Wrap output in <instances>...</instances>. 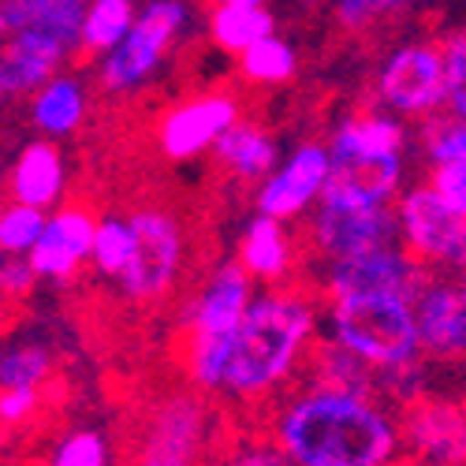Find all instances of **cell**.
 I'll use <instances>...</instances> for the list:
<instances>
[{
    "instance_id": "cell-1",
    "label": "cell",
    "mask_w": 466,
    "mask_h": 466,
    "mask_svg": "<svg viewBox=\"0 0 466 466\" xmlns=\"http://www.w3.org/2000/svg\"><path fill=\"white\" fill-rule=\"evenodd\" d=\"M318 302L291 284L258 291L228 336L187 343V380L206 396L265 403L306 370L318 343Z\"/></svg>"
},
{
    "instance_id": "cell-2",
    "label": "cell",
    "mask_w": 466,
    "mask_h": 466,
    "mask_svg": "<svg viewBox=\"0 0 466 466\" xmlns=\"http://www.w3.org/2000/svg\"><path fill=\"white\" fill-rule=\"evenodd\" d=\"M268 433L299 466H400L403 441L377 396L302 384L268 418Z\"/></svg>"
},
{
    "instance_id": "cell-3",
    "label": "cell",
    "mask_w": 466,
    "mask_h": 466,
    "mask_svg": "<svg viewBox=\"0 0 466 466\" xmlns=\"http://www.w3.org/2000/svg\"><path fill=\"white\" fill-rule=\"evenodd\" d=\"M325 336L380 370H403L421 359L414 302L403 295L325 299Z\"/></svg>"
},
{
    "instance_id": "cell-4",
    "label": "cell",
    "mask_w": 466,
    "mask_h": 466,
    "mask_svg": "<svg viewBox=\"0 0 466 466\" xmlns=\"http://www.w3.org/2000/svg\"><path fill=\"white\" fill-rule=\"evenodd\" d=\"M135 224V254L120 280H112L127 302L153 306L161 302L183 277L187 236L183 224L165 206H138L127 213Z\"/></svg>"
},
{
    "instance_id": "cell-5",
    "label": "cell",
    "mask_w": 466,
    "mask_h": 466,
    "mask_svg": "<svg viewBox=\"0 0 466 466\" xmlns=\"http://www.w3.org/2000/svg\"><path fill=\"white\" fill-rule=\"evenodd\" d=\"M213 437L206 392L179 388L161 396L142 418L135 441V466H202Z\"/></svg>"
},
{
    "instance_id": "cell-6",
    "label": "cell",
    "mask_w": 466,
    "mask_h": 466,
    "mask_svg": "<svg viewBox=\"0 0 466 466\" xmlns=\"http://www.w3.org/2000/svg\"><path fill=\"white\" fill-rule=\"evenodd\" d=\"M187 5L183 0H149L138 8V19L131 34L124 37L112 53L97 60L101 86L108 94H135L142 90L153 75L161 71L165 56L179 42V34L187 26Z\"/></svg>"
},
{
    "instance_id": "cell-7",
    "label": "cell",
    "mask_w": 466,
    "mask_h": 466,
    "mask_svg": "<svg viewBox=\"0 0 466 466\" xmlns=\"http://www.w3.org/2000/svg\"><path fill=\"white\" fill-rule=\"evenodd\" d=\"M430 280H433L430 265L418 261L400 243L321 261V273H318V288L325 299H336V295H403L414 302Z\"/></svg>"
},
{
    "instance_id": "cell-8",
    "label": "cell",
    "mask_w": 466,
    "mask_h": 466,
    "mask_svg": "<svg viewBox=\"0 0 466 466\" xmlns=\"http://www.w3.org/2000/svg\"><path fill=\"white\" fill-rule=\"evenodd\" d=\"M396 239H400L396 206H370V202L321 194L314 217H309V243H314V254L321 261L377 250Z\"/></svg>"
},
{
    "instance_id": "cell-9",
    "label": "cell",
    "mask_w": 466,
    "mask_h": 466,
    "mask_svg": "<svg viewBox=\"0 0 466 466\" xmlns=\"http://www.w3.org/2000/svg\"><path fill=\"white\" fill-rule=\"evenodd\" d=\"M377 101L392 116L425 120L444 108V56L433 42L400 46L377 71Z\"/></svg>"
},
{
    "instance_id": "cell-10",
    "label": "cell",
    "mask_w": 466,
    "mask_h": 466,
    "mask_svg": "<svg viewBox=\"0 0 466 466\" xmlns=\"http://www.w3.org/2000/svg\"><path fill=\"white\" fill-rule=\"evenodd\" d=\"M400 441L407 466H466V403L433 396L403 403Z\"/></svg>"
},
{
    "instance_id": "cell-11",
    "label": "cell",
    "mask_w": 466,
    "mask_h": 466,
    "mask_svg": "<svg viewBox=\"0 0 466 466\" xmlns=\"http://www.w3.org/2000/svg\"><path fill=\"white\" fill-rule=\"evenodd\" d=\"M236 124H239V101L224 90H213L165 108L157 127H153V138H157V149L168 161H194L202 153H213L220 135Z\"/></svg>"
},
{
    "instance_id": "cell-12",
    "label": "cell",
    "mask_w": 466,
    "mask_h": 466,
    "mask_svg": "<svg viewBox=\"0 0 466 466\" xmlns=\"http://www.w3.org/2000/svg\"><path fill=\"white\" fill-rule=\"evenodd\" d=\"M396 220H400V239L403 247L425 261V265H455L462 239H466V220L451 213L430 183L407 187L396 198Z\"/></svg>"
},
{
    "instance_id": "cell-13",
    "label": "cell",
    "mask_w": 466,
    "mask_h": 466,
    "mask_svg": "<svg viewBox=\"0 0 466 466\" xmlns=\"http://www.w3.org/2000/svg\"><path fill=\"white\" fill-rule=\"evenodd\" d=\"M332 176V153L325 142H302L295 146L284 165H277L258 187V213L277 217V220H295L309 206L321 202V194Z\"/></svg>"
},
{
    "instance_id": "cell-14",
    "label": "cell",
    "mask_w": 466,
    "mask_h": 466,
    "mask_svg": "<svg viewBox=\"0 0 466 466\" xmlns=\"http://www.w3.org/2000/svg\"><path fill=\"white\" fill-rule=\"evenodd\" d=\"M254 277L239 261H220L213 273L198 284L183 306V332L190 339H217L228 336L243 321V314L254 302Z\"/></svg>"
},
{
    "instance_id": "cell-15",
    "label": "cell",
    "mask_w": 466,
    "mask_h": 466,
    "mask_svg": "<svg viewBox=\"0 0 466 466\" xmlns=\"http://www.w3.org/2000/svg\"><path fill=\"white\" fill-rule=\"evenodd\" d=\"M94 231H97V217L86 206H56L46 220L42 239L30 250L37 280L67 284L79 277V268L94 254Z\"/></svg>"
},
{
    "instance_id": "cell-16",
    "label": "cell",
    "mask_w": 466,
    "mask_h": 466,
    "mask_svg": "<svg viewBox=\"0 0 466 466\" xmlns=\"http://www.w3.org/2000/svg\"><path fill=\"white\" fill-rule=\"evenodd\" d=\"M421 355L459 362L466 359V280H430L414 299Z\"/></svg>"
},
{
    "instance_id": "cell-17",
    "label": "cell",
    "mask_w": 466,
    "mask_h": 466,
    "mask_svg": "<svg viewBox=\"0 0 466 466\" xmlns=\"http://www.w3.org/2000/svg\"><path fill=\"white\" fill-rule=\"evenodd\" d=\"M67 49L42 34L0 23V94L5 97H34L53 75H60Z\"/></svg>"
},
{
    "instance_id": "cell-18",
    "label": "cell",
    "mask_w": 466,
    "mask_h": 466,
    "mask_svg": "<svg viewBox=\"0 0 466 466\" xmlns=\"http://www.w3.org/2000/svg\"><path fill=\"white\" fill-rule=\"evenodd\" d=\"M236 261L254 277V284L280 288L291 284L295 273V239L284 220L258 213L239 236V254Z\"/></svg>"
},
{
    "instance_id": "cell-19",
    "label": "cell",
    "mask_w": 466,
    "mask_h": 466,
    "mask_svg": "<svg viewBox=\"0 0 466 466\" xmlns=\"http://www.w3.org/2000/svg\"><path fill=\"white\" fill-rule=\"evenodd\" d=\"M403 157H332L325 194L370 206H396L403 190Z\"/></svg>"
},
{
    "instance_id": "cell-20",
    "label": "cell",
    "mask_w": 466,
    "mask_h": 466,
    "mask_svg": "<svg viewBox=\"0 0 466 466\" xmlns=\"http://www.w3.org/2000/svg\"><path fill=\"white\" fill-rule=\"evenodd\" d=\"M8 190L15 202L37 206V209H56L64 190H67V168H64V153L56 149L53 138H37L19 149V157L8 176Z\"/></svg>"
},
{
    "instance_id": "cell-21",
    "label": "cell",
    "mask_w": 466,
    "mask_h": 466,
    "mask_svg": "<svg viewBox=\"0 0 466 466\" xmlns=\"http://www.w3.org/2000/svg\"><path fill=\"white\" fill-rule=\"evenodd\" d=\"M83 15L86 0H5L0 23L42 34L71 56L83 53Z\"/></svg>"
},
{
    "instance_id": "cell-22",
    "label": "cell",
    "mask_w": 466,
    "mask_h": 466,
    "mask_svg": "<svg viewBox=\"0 0 466 466\" xmlns=\"http://www.w3.org/2000/svg\"><path fill=\"white\" fill-rule=\"evenodd\" d=\"M407 127L392 112H355L329 138L332 157H403Z\"/></svg>"
},
{
    "instance_id": "cell-23",
    "label": "cell",
    "mask_w": 466,
    "mask_h": 466,
    "mask_svg": "<svg viewBox=\"0 0 466 466\" xmlns=\"http://www.w3.org/2000/svg\"><path fill=\"white\" fill-rule=\"evenodd\" d=\"M213 161L239 183H261L268 172L277 168L280 149L277 138L258 124H236L220 135V142L213 146Z\"/></svg>"
},
{
    "instance_id": "cell-24",
    "label": "cell",
    "mask_w": 466,
    "mask_h": 466,
    "mask_svg": "<svg viewBox=\"0 0 466 466\" xmlns=\"http://www.w3.org/2000/svg\"><path fill=\"white\" fill-rule=\"evenodd\" d=\"M86 86L75 75H53V79L30 97V120L42 138H67L86 124Z\"/></svg>"
},
{
    "instance_id": "cell-25",
    "label": "cell",
    "mask_w": 466,
    "mask_h": 466,
    "mask_svg": "<svg viewBox=\"0 0 466 466\" xmlns=\"http://www.w3.org/2000/svg\"><path fill=\"white\" fill-rule=\"evenodd\" d=\"M306 384L329 388V392H351V396H377V370L351 355L336 339H318L306 362Z\"/></svg>"
},
{
    "instance_id": "cell-26",
    "label": "cell",
    "mask_w": 466,
    "mask_h": 466,
    "mask_svg": "<svg viewBox=\"0 0 466 466\" xmlns=\"http://www.w3.org/2000/svg\"><path fill=\"white\" fill-rule=\"evenodd\" d=\"M209 34L224 53L239 56L277 30H273V12H265V5H217L209 15Z\"/></svg>"
},
{
    "instance_id": "cell-27",
    "label": "cell",
    "mask_w": 466,
    "mask_h": 466,
    "mask_svg": "<svg viewBox=\"0 0 466 466\" xmlns=\"http://www.w3.org/2000/svg\"><path fill=\"white\" fill-rule=\"evenodd\" d=\"M138 19L135 0H86V15H83V53L86 56H105L131 34Z\"/></svg>"
},
{
    "instance_id": "cell-28",
    "label": "cell",
    "mask_w": 466,
    "mask_h": 466,
    "mask_svg": "<svg viewBox=\"0 0 466 466\" xmlns=\"http://www.w3.org/2000/svg\"><path fill=\"white\" fill-rule=\"evenodd\" d=\"M295 71H299V56L277 34L261 37L258 46L239 53V75L254 86H280V83L295 79Z\"/></svg>"
},
{
    "instance_id": "cell-29",
    "label": "cell",
    "mask_w": 466,
    "mask_h": 466,
    "mask_svg": "<svg viewBox=\"0 0 466 466\" xmlns=\"http://www.w3.org/2000/svg\"><path fill=\"white\" fill-rule=\"evenodd\" d=\"M135 254V224L131 217H97V231H94V254L90 265L97 268V277L105 280H120L124 268L131 265Z\"/></svg>"
},
{
    "instance_id": "cell-30",
    "label": "cell",
    "mask_w": 466,
    "mask_h": 466,
    "mask_svg": "<svg viewBox=\"0 0 466 466\" xmlns=\"http://www.w3.org/2000/svg\"><path fill=\"white\" fill-rule=\"evenodd\" d=\"M53 351L46 343H15L0 351V388H42L53 377Z\"/></svg>"
},
{
    "instance_id": "cell-31",
    "label": "cell",
    "mask_w": 466,
    "mask_h": 466,
    "mask_svg": "<svg viewBox=\"0 0 466 466\" xmlns=\"http://www.w3.org/2000/svg\"><path fill=\"white\" fill-rule=\"evenodd\" d=\"M46 220H49L46 209L15 202V198L8 206H0V254L30 258V250L37 247V239L46 231Z\"/></svg>"
},
{
    "instance_id": "cell-32",
    "label": "cell",
    "mask_w": 466,
    "mask_h": 466,
    "mask_svg": "<svg viewBox=\"0 0 466 466\" xmlns=\"http://www.w3.org/2000/svg\"><path fill=\"white\" fill-rule=\"evenodd\" d=\"M421 149L433 165H455L466 161V120L451 112H433L425 116V127H421Z\"/></svg>"
},
{
    "instance_id": "cell-33",
    "label": "cell",
    "mask_w": 466,
    "mask_h": 466,
    "mask_svg": "<svg viewBox=\"0 0 466 466\" xmlns=\"http://www.w3.org/2000/svg\"><path fill=\"white\" fill-rule=\"evenodd\" d=\"M441 56H444V112L466 120V26L444 37Z\"/></svg>"
},
{
    "instance_id": "cell-34",
    "label": "cell",
    "mask_w": 466,
    "mask_h": 466,
    "mask_svg": "<svg viewBox=\"0 0 466 466\" xmlns=\"http://www.w3.org/2000/svg\"><path fill=\"white\" fill-rule=\"evenodd\" d=\"M108 462L112 451L97 430H71L67 437H60L49 459V466H108Z\"/></svg>"
},
{
    "instance_id": "cell-35",
    "label": "cell",
    "mask_w": 466,
    "mask_h": 466,
    "mask_svg": "<svg viewBox=\"0 0 466 466\" xmlns=\"http://www.w3.org/2000/svg\"><path fill=\"white\" fill-rule=\"evenodd\" d=\"M220 466H299V462L277 444L273 433H265V437H254V441H239L224 455Z\"/></svg>"
},
{
    "instance_id": "cell-36",
    "label": "cell",
    "mask_w": 466,
    "mask_h": 466,
    "mask_svg": "<svg viewBox=\"0 0 466 466\" xmlns=\"http://www.w3.org/2000/svg\"><path fill=\"white\" fill-rule=\"evenodd\" d=\"M430 187L437 190V198L459 213L466 220V161H455V165H433V176H430Z\"/></svg>"
},
{
    "instance_id": "cell-37",
    "label": "cell",
    "mask_w": 466,
    "mask_h": 466,
    "mask_svg": "<svg viewBox=\"0 0 466 466\" xmlns=\"http://www.w3.org/2000/svg\"><path fill=\"white\" fill-rule=\"evenodd\" d=\"M42 407V388H0V425H23Z\"/></svg>"
},
{
    "instance_id": "cell-38",
    "label": "cell",
    "mask_w": 466,
    "mask_h": 466,
    "mask_svg": "<svg viewBox=\"0 0 466 466\" xmlns=\"http://www.w3.org/2000/svg\"><path fill=\"white\" fill-rule=\"evenodd\" d=\"M34 284H37V273H34L30 258L0 254V295H5V299H19V295H26Z\"/></svg>"
},
{
    "instance_id": "cell-39",
    "label": "cell",
    "mask_w": 466,
    "mask_h": 466,
    "mask_svg": "<svg viewBox=\"0 0 466 466\" xmlns=\"http://www.w3.org/2000/svg\"><path fill=\"white\" fill-rule=\"evenodd\" d=\"M380 0H336V19L347 26V30H366L373 19H377Z\"/></svg>"
},
{
    "instance_id": "cell-40",
    "label": "cell",
    "mask_w": 466,
    "mask_h": 466,
    "mask_svg": "<svg viewBox=\"0 0 466 466\" xmlns=\"http://www.w3.org/2000/svg\"><path fill=\"white\" fill-rule=\"evenodd\" d=\"M455 268H459V280H466V239H462V250H459V261H455Z\"/></svg>"
},
{
    "instance_id": "cell-41",
    "label": "cell",
    "mask_w": 466,
    "mask_h": 466,
    "mask_svg": "<svg viewBox=\"0 0 466 466\" xmlns=\"http://www.w3.org/2000/svg\"><path fill=\"white\" fill-rule=\"evenodd\" d=\"M217 5H265V0H217Z\"/></svg>"
},
{
    "instance_id": "cell-42",
    "label": "cell",
    "mask_w": 466,
    "mask_h": 466,
    "mask_svg": "<svg viewBox=\"0 0 466 466\" xmlns=\"http://www.w3.org/2000/svg\"><path fill=\"white\" fill-rule=\"evenodd\" d=\"M403 0H380V8H400Z\"/></svg>"
},
{
    "instance_id": "cell-43",
    "label": "cell",
    "mask_w": 466,
    "mask_h": 466,
    "mask_svg": "<svg viewBox=\"0 0 466 466\" xmlns=\"http://www.w3.org/2000/svg\"><path fill=\"white\" fill-rule=\"evenodd\" d=\"M8 101H12V97H5V94H0V112H5V105H8Z\"/></svg>"
},
{
    "instance_id": "cell-44",
    "label": "cell",
    "mask_w": 466,
    "mask_h": 466,
    "mask_svg": "<svg viewBox=\"0 0 466 466\" xmlns=\"http://www.w3.org/2000/svg\"><path fill=\"white\" fill-rule=\"evenodd\" d=\"M0 8H5V0H0Z\"/></svg>"
}]
</instances>
